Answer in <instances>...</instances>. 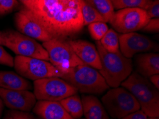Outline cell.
Wrapping results in <instances>:
<instances>
[{"label": "cell", "mask_w": 159, "mask_h": 119, "mask_svg": "<svg viewBox=\"0 0 159 119\" xmlns=\"http://www.w3.org/2000/svg\"><path fill=\"white\" fill-rule=\"evenodd\" d=\"M65 110L74 119H79L84 115L81 99L77 94L64 98L59 101Z\"/></svg>", "instance_id": "obj_19"}, {"label": "cell", "mask_w": 159, "mask_h": 119, "mask_svg": "<svg viewBox=\"0 0 159 119\" xmlns=\"http://www.w3.org/2000/svg\"><path fill=\"white\" fill-rule=\"evenodd\" d=\"M78 90L59 77H49L34 82V94L39 101H61L78 94Z\"/></svg>", "instance_id": "obj_7"}, {"label": "cell", "mask_w": 159, "mask_h": 119, "mask_svg": "<svg viewBox=\"0 0 159 119\" xmlns=\"http://www.w3.org/2000/svg\"><path fill=\"white\" fill-rule=\"evenodd\" d=\"M3 119H34V117L29 112L10 110L6 112Z\"/></svg>", "instance_id": "obj_26"}, {"label": "cell", "mask_w": 159, "mask_h": 119, "mask_svg": "<svg viewBox=\"0 0 159 119\" xmlns=\"http://www.w3.org/2000/svg\"><path fill=\"white\" fill-rule=\"evenodd\" d=\"M15 24L19 32L35 40L44 42L55 38L26 7L16 14Z\"/></svg>", "instance_id": "obj_11"}, {"label": "cell", "mask_w": 159, "mask_h": 119, "mask_svg": "<svg viewBox=\"0 0 159 119\" xmlns=\"http://www.w3.org/2000/svg\"><path fill=\"white\" fill-rule=\"evenodd\" d=\"M99 13L105 22H109L114 14V8L111 0H86Z\"/></svg>", "instance_id": "obj_20"}, {"label": "cell", "mask_w": 159, "mask_h": 119, "mask_svg": "<svg viewBox=\"0 0 159 119\" xmlns=\"http://www.w3.org/2000/svg\"><path fill=\"white\" fill-rule=\"evenodd\" d=\"M61 78L83 94H102L109 88L98 70L86 64L72 68Z\"/></svg>", "instance_id": "obj_4"}, {"label": "cell", "mask_w": 159, "mask_h": 119, "mask_svg": "<svg viewBox=\"0 0 159 119\" xmlns=\"http://www.w3.org/2000/svg\"><path fill=\"white\" fill-rule=\"evenodd\" d=\"M81 101L86 119H109L104 106L96 96L84 95Z\"/></svg>", "instance_id": "obj_17"}, {"label": "cell", "mask_w": 159, "mask_h": 119, "mask_svg": "<svg viewBox=\"0 0 159 119\" xmlns=\"http://www.w3.org/2000/svg\"><path fill=\"white\" fill-rule=\"evenodd\" d=\"M96 46L102 64V69L98 71L108 86L111 88L119 87L132 73V61L125 57L120 51L116 53L107 52L99 41L96 42Z\"/></svg>", "instance_id": "obj_2"}, {"label": "cell", "mask_w": 159, "mask_h": 119, "mask_svg": "<svg viewBox=\"0 0 159 119\" xmlns=\"http://www.w3.org/2000/svg\"><path fill=\"white\" fill-rule=\"evenodd\" d=\"M150 78V81L156 89H159V75L155 74L149 77Z\"/></svg>", "instance_id": "obj_31"}, {"label": "cell", "mask_w": 159, "mask_h": 119, "mask_svg": "<svg viewBox=\"0 0 159 119\" xmlns=\"http://www.w3.org/2000/svg\"><path fill=\"white\" fill-rule=\"evenodd\" d=\"M147 119H159L158 117H148Z\"/></svg>", "instance_id": "obj_35"}, {"label": "cell", "mask_w": 159, "mask_h": 119, "mask_svg": "<svg viewBox=\"0 0 159 119\" xmlns=\"http://www.w3.org/2000/svg\"><path fill=\"white\" fill-rule=\"evenodd\" d=\"M25 7L55 38L76 34L84 26L79 0H30Z\"/></svg>", "instance_id": "obj_1"}, {"label": "cell", "mask_w": 159, "mask_h": 119, "mask_svg": "<svg viewBox=\"0 0 159 119\" xmlns=\"http://www.w3.org/2000/svg\"><path fill=\"white\" fill-rule=\"evenodd\" d=\"M18 4L17 0H0V16L10 13Z\"/></svg>", "instance_id": "obj_25"}, {"label": "cell", "mask_w": 159, "mask_h": 119, "mask_svg": "<svg viewBox=\"0 0 159 119\" xmlns=\"http://www.w3.org/2000/svg\"><path fill=\"white\" fill-rule=\"evenodd\" d=\"M142 30L147 32L158 33L159 31V18L150 19Z\"/></svg>", "instance_id": "obj_29"}, {"label": "cell", "mask_w": 159, "mask_h": 119, "mask_svg": "<svg viewBox=\"0 0 159 119\" xmlns=\"http://www.w3.org/2000/svg\"><path fill=\"white\" fill-rule=\"evenodd\" d=\"M79 2L84 26H88L89 24L96 21L105 22L102 15L86 0H79Z\"/></svg>", "instance_id": "obj_21"}, {"label": "cell", "mask_w": 159, "mask_h": 119, "mask_svg": "<svg viewBox=\"0 0 159 119\" xmlns=\"http://www.w3.org/2000/svg\"><path fill=\"white\" fill-rule=\"evenodd\" d=\"M42 46L49 55V61L61 73L62 76L72 68L84 64L77 57L68 41L64 39L52 38L43 42Z\"/></svg>", "instance_id": "obj_6"}, {"label": "cell", "mask_w": 159, "mask_h": 119, "mask_svg": "<svg viewBox=\"0 0 159 119\" xmlns=\"http://www.w3.org/2000/svg\"><path fill=\"white\" fill-rule=\"evenodd\" d=\"M133 95L141 111L148 117L159 116V92L151 81L137 72H133L121 84Z\"/></svg>", "instance_id": "obj_3"}, {"label": "cell", "mask_w": 159, "mask_h": 119, "mask_svg": "<svg viewBox=\"0 0 159 119\" xmlns=\"http://www.w3.org/2000/svg\"><path fill=\"white\" fill-rule=\"evenodd\" d=\"M137 73L141 76L149 78L159 74V54L157 53H147L136 57Z\"/></svg>", "instance_id": "obj_16"}, {"label": "cell", "mask_w": 159, "mask_h": 119, "mask_svg": "<svg viewBox=\"0 0 159 119\" xmlns=\"http://www.w3.org/2000/svg\"><path fill=\"white\" fill-rule=\"evenodd\" d=\"M89 33L93 39L100 41L108 30V27L106 22L103 21H96L88 25Z\"/></svg>", "instance_id": "obj_24"}, {"label": "cell", "mask_w": 159, "mask_h": 119, "mask_svg": "<svg viewBox=\"0 0 159 119\" xmlns=\"http://www.w3.org/2000/svg\"><path fill=\"white\" fill-rule=\"evenodd\" d=\"M0 88L9 90H30L32 84L25 78L9 71H0Z\"/></svg>", "instance_id": "obj_18"}, {"label": "cell", "mask_w": 159, "mask_h": 119, "mask_svg": "<svg viewBox=\"0 0 159 119\" xmlns=\"http://www.w3.org/2000/svg\"><path fill=\"white\" fill-rule=\"evenodd\" d=\"M147 15L149 19L159 17V0L152 1L150 6L146 9Z\"/></svg>", "instance_id": "obj_28"}, {"label": "cell", "mask_w": 159, "mask_h": 119, "mask_svg": "<svg viewBox=\"0 0 159 119\" xmlns=\"http://www.w3.org/2000/svg\"><path fill=\"white\" fill-rule=\"evenodd\" d=\"M0 45H4V33L0 31Z\"/></svg>", "instance_id": "obj_32"}, {"label": "cell", "mask_w": 159, "mask_h": 119, "mask_svg": "<svg viewBox=\"0 0 159 119\" xmlns=\"http://www.w3.org/2000/svg\"><path fill=\"white\" fill-rule=\"evenodd\" d=\"M33 111L42 119H74L58 101H39Z\"/></svg>", "instance_id": "obj_15"}, {"label": "cell", "mask_w": 159, "mask_h": 119, "mask_svg": "<svg viewBox=\"0 0 159 119\" xmlns=\"http://www.w3.org/2000/svg\"><path fill=\"white\" fill-rule=\"evenodd\" d=\"M36 119H42V118H36Z\"/></svg>", "instance_id": "obj_36"}, {"label": "cell", "mask_w": 159, "mask_h": 119, "mask_svg": "<svg viewBox=\"0 0 159 119\" xmlns=\"http://www.w3.org/2000/svg\"><path fill=\"white\" fill-rule=\"evenodd\" d=\"M101 44L108 52L116 53L119 52V36L114 30L108 29L105 35L100 41Z\"/></svg>", "instance_id": "obj_22"}, {"label": "cell", "mask_w": 159, "mask_h": 119, "mask_svg": "<svg viewBox=\"0 0 159 119\" xmlns=\"http://www.w3.org/2000/svg\"><path fill=\"white\" fill-rule=\"evenodd\" d=\"M14 67L20 76L34 81L62 76L61 73L51 63L37 58L16 56L14 59Z\"/></svg>", "instance_id": "obj_9"}, {"label": "cell", "mask_w": 159, "mask_h": 119, "mask_svg": "<svg viewBox=\"0 0 159 119\" xmlns=\"http://www.w3.org/2000/svg\"><path fill=\"white\" fill-rule=\"evenodd\" d=\"M114 9L141 8L146 10L153 0H111Z\"/></svg>", "instance_id": "obj_23"}, {"label": "cell", "mask_w": 159, "mask_h": 119, "mask_svg": "<svg viewBox=\"0 0 159 119\" xmlns=\"http://www.w3.org/2000/svg\"><path fill=\"white\" fill-rule=\"evenodd\" d=\"M3 108H4V103L2 102V100L0 97V117H1L2 113V111H3Z\"/></svg>", "instance_id": "obj_33"}, {"label": "cell", "mask_w": 159, "mask_h": 119, "mask_svg": "<svg viewBox=\"0 0 159 119\" xmlns=\"http://www.w3.org/2000/svg\"><path fill=\"white\" fill-rule=\"evenodd\" d=\"M148 116H146L145 113H143L141 109L140 110L135 111V112L130 113L129 115L124 116V118L121 119H147Z\"/></svg>", "instance_id": "obj_30"}, {"label": "cell", "mask_w": 159, "mask_h": 119, "mask_svg": "<svg viewBox=\"0 0 159 119\" xmlns=\"http://www.w3.org/2000/svg\"><path fill=\"white\" fill-rule=\"evenodd\" d=\"M2 102L11 110L29 112L37 103L34 94L30 90H9L0 88Z\"/></svg>", "instance_id": "obj_13"}, {"label": "cell", "mask_w": 159, "mask_h": 119, "mask_svg": "<svg viewBox=\"0 0 159 119\" xmlns=\"http://www.w3.org/2000/svg\"><path fill=\"white\" fill-rule=\"evenodd\" d=\"M119 48L125 57L131 59L138 53L158 50V45L148 36L131 32L122 34L119 36Z\"/></svg>", "instance_id": "obj_12"}, {"label": "cell", "mask_w": 159, "mask_h": 119, "mask_svg": "<svg viewBox=\"0 0 159 119\" xmlns=\"http://www.w3.org/2000/svg\"><path fill=\"white\" fill-rule=\"evenodd\" d=\"M19 1H20V2H21V3H22V4H24V5L25 6L26 4H27L28 2L30 1V0H19Z\"/></svg>", "instance_id": "obj_34"}, {"label": "cell", "mask_w": 159, "mask_h": 119, "mask_svg": "<svg viewBox=\"0 0 159 119\" xmlns=\"http://www.w3.org/2000/svg\"><path fill=\"white\" fill-rule=\"evenodd\" d=\"M149 19L146 11L143 9L126 8L114 12L109 23L115 31L126 34L142 30Z\"/></svg>", "instance_id": "obj_10"}, {"label": "cell", "mask_w": 159, "mask_h": 119, "mask_svg": "<svg viewBox=\"0 0 159 119\" xmlns=\"http://www.w3.org/2000/svg\"><path fill=\"white\" fill-rule=\"evenodd\" d=\"M102 103L111 117L115 119H121L141 109L135 97L122 86L108 90L102 97Z\"/></svg>", "instance_id": "obj_5"}, {"label": "cell", "mask_w": 159, "mask_h": 119, "mask_svg": "<svg viewBox=\"0 0 159 119\" xmlns=\"http://www.w3.org/2000/svg\"><path fill=\"white\" fill-rule=\"evenodd\" d=\"M0 64L14 67V58L0 45Z\"/></svg>", "instance_id": "obj_27"}, {"label": "cell", "mask_w": 159, "mask_h": 119, "mask_svg": "<svg viewBox=\"0 0 159 119\" xmlns=\"http://www.w3.org/2000/svg\"><path fill=\"white\" fill-rule=\"evenodd\" d=\"M3 33V46L9 48L16 56L49 61L47 52L35 39L16 31H7Z\"/></svg>", "instance_id": "obj_8"}, {"label": "cell", "mask_w": 159, "mask_h": 119, "mask_svg": "<svg viewBox=\"0 0 159 119\" xmlns=\"http://www.w3.org/2000/svg\"><path fill=\"white\" fill-rule=\"evenodd\" d=\"M71 47L84 64L97 70L102 69V64L97 48L92 43L85 40H69Z\"/></svg>", "instance_id": "obj_14"}]
</instances>
